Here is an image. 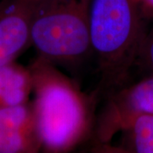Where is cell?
Wrapping results in <instances>:
<instances>
[{"label":"cell","instance_id":"cell-1","mask_svg":"<svg viewBox=\"0 0 153 153\" xmlns=\"http://www.w3.org/2000/svg\"><path fill=\"white\" fill-rule=\"evenodd\" d=\"M29 70L40 153H71L93 128L89 99L50 61L38 57Z\"/></svg>","mask_w":153,"mask_h":153},{"label":"cell","instance_id":"cell-2","mask_svg":"<svg viewBox=\"0 0 153 153\" xmlns=\"http://www.w3.org/2000/svg\"><path fill=\"white\" fill-rule=\"evenodd\" d=\"M139 0H90L89 34L100 86L108 96L122 88L146 38Z\"/></svg>","mask_w":153,"mask_h":153},{"label":"cell","instance_id":"cell-3","mask_svg":"<svg viewBox=\"0 0 153 153\" xmlns=\"http://www.w3.org/2000/svg\"><path fill=\"white\" fill-rule=\"evenodd\" d=\"M90 0H33L31 44L38 57L74 64L92 54Z\"/></svg>","mask_w":153,"mask_h":153},{"label":"cell","instance_id":"cell-4","mask_svg":"<svg viewBox=\"0 0 153 153\" xmlns=\"http://www.w3.org/2000/svg\"><path fill=\"white\" fill-rule=\"evenodd\" d=\"M153 115V76L108 96L96 128V140L111 142L119 131H126L140 115Z\"/></svg>","mask_w":153,"mask_h":153},{"label":"cell","instance_id":"cell-5","mask_svg":"<svg viewBox=\"0 0 153 153\" xmlns=\"http://www.w3.org/2000/svg\"><path fill=\"white\" fill-rule=\"evenodd\" d=\"M33 0L0 9V67L9 65L31 44Z\"/></svg>","mask_w":153,"mask_h":153},{"label":"cell","instance_id":"cell-6","mask_svg":"<svg viewBox=\"0 0 153 153\" xmlns=\"http://www.w3.org/2000/svg\"><path fill=\"white\" fill-rule=\"evenodd\" d=\"M32 89L29 68L15 62L0 67V107L27 103Z\"/></svg>","mask_w":153,"mask_h":153},{"label":"cell","instance_id":"cell-7","mask_svg":"<svg viewBox=\"0 0 153 153\" xmlns=\"http://www.w3.org/2000/svg\"><path fill=\"white\" fill-rule=\"evenodd\" d=\"M0 153H40L37 129H0Z\"/></svg>","mask_w":153,"mask_h":153},{"label":"cell","instance_id":"cell-8","mask_svg":"<svg viewBox=\"0 0 153 153\" xmlns=\"http://www.w3.org/2000/svg\"><path fill=\"white\" fill-rule=\"evenodd\" d=\"M126 131L131 135L132 152L153 153V115L136 117Z\"/></svg>","mask_w":153,"mask_h":153},{"label":"cell","instance_id":"cell-9","mask_svg":"<svg viewBox=\"0 0 153 153\" xmlns=\"http://www.w3.org/2000/svg\"><path fill=\"white\" fill-rule=\"evenodd\" d=\"M138 60H141L145 66L153 72V35L146 37Z\"/></svg>","mask_w":153,"mask_h":153},{"label":"cell","instance_id":"cell-10","mask_svg":"<svg viewBox=\"0 0 153 153\" xmlns=\"http://www.w3.org/2000/svg\"><path fill=\"white\" fill-rule=\"evenodd\" d=\"M90 152L91 153H133L130 150L125 147L117 146L111 145V142L100 141H95Z\"/></svg>","mask_w":153,"mask_h":153},{"label":"cell","instance_id":"cell-11","mask_svg":"<svg viewBox=\"0 0 153 153\" xmlns=\"http://www.w3.org/2000/svg\"><path fill=\"white\" fill-rule=\"evenodd\" d=\"M144 15L153 13V0H139Z\"/></svg>","mask_w":153,"mask_h":153}]
</instances>
